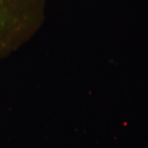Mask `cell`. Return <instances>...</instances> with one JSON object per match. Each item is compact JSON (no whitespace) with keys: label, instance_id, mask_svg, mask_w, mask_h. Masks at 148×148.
Wrapping results in <instances>:
<instances>
[{"label":"cell","instance_id":"1","mask_svg":"<svg viewBox=\"0 0 148 148\" xmlns=\"http://www.w3.org/2000/svg\"><path fill=\"white\" fill-rule=\"evenodd\" d=\"M47 0H0V57L16 51L38 32Z\"/></svg>","mask_w":148,"mask_h":148}]
</instances>
